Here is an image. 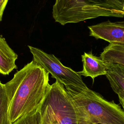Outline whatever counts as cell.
I'll use <instances>...</instances> for the list:
<instances>
[{
  "label": "cell",
  "instance_id": "1",
  "mask_svg": "<svg viewBox=\"0 0 124 124\" xmlns=\"http://www.w3.org/2000/svg\"><path fill=\"white\" fill-rule=\"evenodd\" d=\"M12 124L19 118L38 108L49 89V73L33 61L17 71L4 84Z\"/></svg>",
  "mask_w": 124,
  "mask_h": 124
},
{
  "label": "cell",
  "instance_id": "2",
  "mask_svg": "<svg viewBox=\"0 0 124 124\" xmlns=\"http://www.w3.org/2000/svg\"><path fill=\"white\" fill-rule=\"evenodd\" d=\"M77 111L78 124H124V110L88 88L64 86Z\"/></svg>",
  "mask_w": 124,
  "mask_h": 124
},
{
  "label": "cell",
  "instance_id": "3",
  "mask_svg": "<svg viewBox=\"0 0 124 124\" xmlns=\"http://www.w3.org/2000/svg\"><path fill=\"white\" fill-rule=\"evenodd\" d=\"M124 7V0H56L52 16L65 25L100 16L123 17Z\"/></svg>",
  "mask_w": 124,
  "mask_h": 124
},
{
  "label": "cell",
  "instance_id": "4",
  "mask_svg": "<svg viewBox=\"0 0 124 124\" xmlns=\"http://www.w3.org/2000/svg\"><path fill=\"white\" fill-rule=\"evenodd\" d=\"M28 47L33 56L32 61L64 86L78 89L88 88L78 72L64 66L53 54H47L39 48L30 46H28Z\"/></svg>",
  "mask_w": 124,
  "mask_h": 124
},
{
  "label": "cell",
  "instance_id": "5",
  "mask_svg": "<svg viewBox=\"0 0 124 124\" xmlns=\"http://www.w3.org/2000/svg\"><path fill=\"white\" fill-rule=\"evenodd\" d=\"M42 103L50 109L60 124H78L75 105L62 83L56 80L50 85Z\"/></svg>",
  "mask_w": 124,
  "mask_h": 124
},
{
  "label": "cell",
  "instance_id": "6",
  "mask_svg": "<svg viewBox=\"0 0 124 124\" xmlns=\"http://www.w3.org/2000/svg\"><path fill=\"white\" fill-rule=\"evenodd\" d=\"M89 35L96 39L110 43L124 44V21L111 22L107 20L88 27Z\"/></svg>",
  "mask_w": 124,
  "mask_h": 124
},
{
  "label": "cell",
  "instance_id": "7",
  "mask_svg": "<svg viewBox=\"0 0 124 124\" xmlns=\"http://www.w3.org/2000/svg\"><path fill=\"white\" fill-rule=\"evenodd\" d=\"M83 63L82 70L78 72L81 75L85 77H91L93 81L95 78L102 75H106L107 69V63L100 57L93 54L92 51L89 53L84 52L81 55Z\"/></svg>",
  "mask_w": 124,
  "mask_h": 124
},
{
  "label": "cell",
  "instance_id": "8",
  "mask_svg": "<svg viewBox=\"0 0 124 124\" xmlns=\"http://www.w3.org/2000/svg\"><path fill=\"white\" fill-rule=\"evenodd\" d=\"M105 76L112 90L117 95L124 97V65L118 63H107Z\"/></svg>",
  "mask_w": 124,
  "mask_h": 124
},
{
  "label": "cell",
  "instance_id": "9",
  "mask_svg": "<svg viewBox=\"0 0 124 124\" xmlns=\"http://www.w3.org/2000/svg\"><path fill=\"white\" fill-rule=\"evenodd\" d=\"M17 55L9 46L5 39L0 35V73L8 75L17 66Z\"/></svg>",
  "mask_w": 124,
  "mask_h": 124
},
{
  "label": "cell",
  "instance_id": "10",
  "mask_svg": "<svg viewBox=\"0 0 124 124\" xmlns=\"http://www.w3.org/2000/svg\"><path fill=\"white\" fill-rule=\"evenodd\" d=\"M100 57L107 63L124 65V44H109L103 49Z\"/></svg>",
  "mask_w": 124,
  "mask_h": 124
},
{
  "label": "cell",
  "instance_id": "11",
  "mask_svg": "<svg viewBox=\"0 0 124 124\" xmlns=\"http://www.w3.org/2000/svg\"><path fill=\"white\" fill-rule=\"evenodd\" d=\"M9 103L4 85L0 81V124H12L8 113Z\"/></svg>",
  "mask_w": 124,
  "mask_h": 124
},
{
  "label": "cell",
  "instance_id": "12",
  "mask_svg": "<svg viewBox=\"0 0 124 124\" xmlns=\"http://www.w3.org/2000/svg\"><path fill=\"white\" fill-rule=\"evenodd\" d=\"M12 124H42L39 108L19 118Z\"/></svg>",
  "mask_w": 124,
  "mask_h": 124
},
{
  "label": "cell",
  "instance_id": "13",
  "mask_svg": "<svg viewBox=\"0 0 124 124\" xmlns=\"http://www.w3.org/2000/svg\"><path fill=\"white\" fill-rule=\"evenodd\" d=\"M39 109L42 124H60L53 113L46 105L42 103Z\"/></svg>",
  "mask_w": 124,
  "mask_h": 124
},
{
  "label": "cell",
  "instance_id": "14",
  "mask_svg": "<svg viewBox=\"0 0 124 124\" xmlns=\"http://www.w3.org/2000/svg\"><path fill=\"white\" fill-rule=\"evenodd\" d=\"M8 0H0V22L2 20L3 14Z\"/></svg>",
  "mask_w": 124,
  "mask_h": 124
},
{
  "label": "cell",
  "instance_id": "15",
  "mask_svg": "<svg viewBox=\"0 0 124 124\" xmlns=\"http://www.w3.org/2000/svg\"><path fill=\"white\" fill-rule=\"evenodd\" d=\"M118 98H119L120 103L122 105L123 109H124V97L120 95H118Z\"/></svg>",
  "mask_w": 124,
  "mask_h": 124
},
{
  "label": "cell",
  "instance_id": "16",
  "mask_svg": "<svg viewBox=\"0 0 124 124\" xmlns=\"http://www.w3.org/2000/svg\"></svg>",
  "mask_w": 124,
  "mask_h": 124
}]
</instances>
